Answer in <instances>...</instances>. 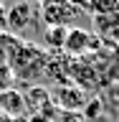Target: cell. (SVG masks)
I'll return each instance as SVG.
<instances>
[{"mask_svg": "<svg viewBox=\"0 0 119 122\" xmlns=\"http://www.w3.org/2000/svg\"><path fill=\"white\" fill-rule=\"evenodd\" d=\"M84 114H86L89 120H96V117H101V102H99V99L89 102V104H86V109H84Z\"/></svg>", "mask_w": 119, "mask_h": 122, "instance_id": "cell-11", "label": "cell"}, {"mask_svg": "<svg viewBox=\"0 0 119 122\" xmlns=\"http://www.w3.org/2000/svg\"><path fill=\"white\" fill-rule=\"evenodd\" d=\"M8 66H10L15 79H20V81H36V79H41V76L46 74L48 53L41 51L38 46L28 43V41H20V43L15 46Z\"/></svg>", "mask_w": 119, "mask_h": 122, "instance_id": "cell-1", "label": "cell"}, {"mask_svg": "<svg viewBox=\"0 0 119 122\" xmlns=\"http://www.w3.org/2000/svg\"><path fill=\"white\" fill-rule=\"evenodd\" d=\"M28 3H43V0H28Z\"/></svg>", "mask_w": 119, "mask_h": 122, "instance_id": "cell-13", "label": "cell"}, {"mask_svg": "<svg viewBox=\"0 0 119 122\" xmlns=\"http://www.w3.org/2000/svg\"><path fill=\"white\" fill-rule=\"evenodd\" d=\"M89 30H84V28H71L66 33V41H63V51L66 53H74V56H79V53H84L86 48H89Z\"/></svg>", "mask_w": 119, "mask_h": 122, "instance_id": "cell-6", "label": "cell"}, {"mask_svg": "<svg viewBox=\"0 0 119 122\" xmlns=\"http://www.w3.org/2000/svg\"><path fill=\"white\" fill-rule=\"evenodd\" d=\"M66 33H68V28H63V25H51V28L46 30V43L51 46V48H63Z\"/></svg>", "mask_w": 119, "mask_h": 122, "instance_id": "cell-9", "label": "cell"}, {"mask_svg": "<svg viewBox=\"0 0 119 122\" xmlns=\"http://www.w3.org/2000/svg\"><path fill=\"white\" fill-rule=\"evenodd\" d=\"M13 71H10V66H5V64H3V66H0V92H8L10 89V84H13Z\"/></svg>", "mask_w": 119, "mask_h": 122, "instance_id": "cell-10", "label": "cell"}, {"mask_svg": "<svg viewBox=\"0 0 119 122\" xmlns=\"http://www.w3.org/2000/svg\"><path fill=\"white\" fill-rule=\"evenodd\" d=\"M0 112L8 114V117H20L25 112V102H23V94L18 89H10L8 92H0Z\"/></svg>", "mask_w": 119, "mask_h": 122, "instance_id": "cell-4", "label": "cell"}, {"mask_svg": "<svg viewBox=\"0 0 119 122\" xmlns=\"http://www.w3.org/2000/svg\"><path fill=\"white\" fill-rule=\"evenodd\" d=\"M23 102H25V109H33V112H41L48 114V107L51 104V97H48V89H43V86H30L28 94H23Z\"/></svg>", "mask_w": 119, "mask_h": 122, "instance_id": "cell-7", "label": "cell"}, {"mask_svg": "<svg viewBox=\"0 0 119 122\" xmlns=\"http://www.w3.org/2000/svg\"><path fill=\"white\" fill-rule=\"evenodd\" d=\"M56 102H58V107H63L68 112H76V109H81L86 104V97H84V92L79 86H61L56 92Z\"/></svg>", "mask_w": 119, "mask_h": 122, "instance_id": "cell-5", "label": "cell"}, {"mask_svg": "<svg viewBox=\"0 0 119 122\" xmlns=\"http://www.w3.org/2000/svg\"><path fill=\"white\" fill-rule=\"evenodd\" d=\"M18 43H20L18 36L8 33V30H0V66H3V64L8 66V61H10V56H13V51H15Z\"/></svg>", "mask_w": 119, "mask_h": 122, "instance_id": "cell-8", "label": "cell"}, {"mask_svg": "<svg viewBox=\"0 0 119 122\" xmlns=\"http://www.w3.org/2000/svg\"><path fill=\"white\" fill-rule=\"evenodd\" d=\"M5 18H8V8H5V3L0 0V30H5Z\"/></svg>", "mask_w": 119, "mask_h": 122, "instance_id": "cell-12", "label": "cell"}, {"mask_svg": "<svg viewBox=\"0 0 119 122\" xmlns=\"http://www.w3.org/2000/svg\"><path fill=\"white\" fill-rule=\"evenodd\" d=\"M79 13L74 5H68V0H63V3H56V5H43V18L46 23H48V28L51 25H63L66 28L68 18H74V15Z\"/></svg>", "mask_w": 119, "mask_h": 122, "instance_id": "cell-3", "label": "cell"}, {"mask_svg": "<svg viewBox=\"0 0 119 122\" xmlns=\"http://www.w3.org/2000/svg\"><path fill=\"white\" fill-rule=\"evenodd\" d=\"M33 20V5H30L28 0H23V3H15L13 8H8V18H5V28L8 33H18V30L28 28V23Z\"/></svg>", "mask_w": 119, "mask_h": 122, "instance_id": "cell-2", "label": "cell"}]
</instances>
